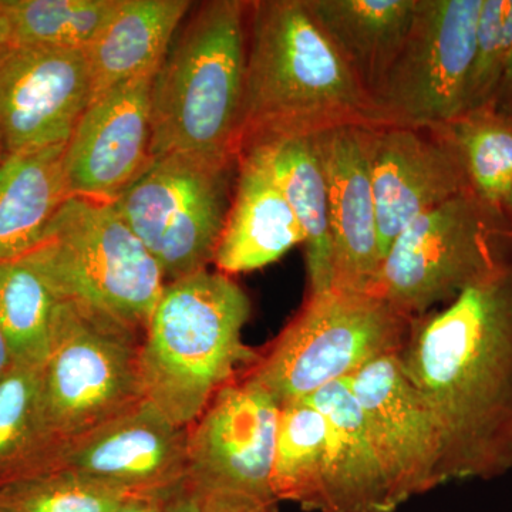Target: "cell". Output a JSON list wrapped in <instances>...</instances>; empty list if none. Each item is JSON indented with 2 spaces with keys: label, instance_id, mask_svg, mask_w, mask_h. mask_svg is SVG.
<instances>
[{
  "label": "cell",
  "instance_id": "obj_1",
  "mask_svg": "<svg viewBox=\"0 0 512 512\" xmlns=\"http://www.w3.org/2000/svg\"><path fill=\"white\" fill-rule=\"evenodd\" d=\"M400 363L441 437V481L512 471V262L416 316Z\"/></svg>",
  "mask_w": 512,
  "mask_h": 512
},
{
  "label": "cell",
  "instance_id": "obj_2",
  "mask_svg": "<svg viewBox=\"0 0 512 512\" xmlns=\"http://www.w3.org/2000/svg\"><path fill=\"white\" fill-rule=\"evenodd\" d=\"M349 124L384 126L306 0L249 2L239 151L268 138L313 136Z\"/></svg>",
  "mask_w": 512,
  "mask_h": 512
},
{
  "label": "cell",
  "instance_id": "obj_3",
  "mask_svg": "<svg viewBox=\"0 0 512 512\" xmlns=\"http://www.w3.org/2000/svg\"><path fill=\"white\" fill-rule=\"evenodd\" d=\"M249 2L195 6L151 87L150 158L191 154L238 161Z\"/></svg>",
  "mask_w": 512,
  "mask_h": 512
},
{
  "label": "cell",
  "instance_id": "obj_4",
  "mask_svg": "<svg viewBox=\"0 0 512 512\" xmlns=\"http://www.w3.org/2000/svg\"><path fill=\"white\" fill-rule=\"evenodd\" d=\"M251 309L247 292L220 271L167 282L141 345L146 399L178 426H191L258 357L242 340Z\"/></svg>",
  "mask_w": 512,
  "mask_h": 512
},
{
  "label": "cell",
  "instance_id": "obj_5",
  "mask_svg": "<svg viewBox=\"0 0 512 512\" xmlns=\"http://www.w3.org/2000/svg\"><path fill=\"white\" fill-rule=\"evenodd\" d=\"M143 338L141 330L83 303H57L49 353L40 367V407L60 457L146 399Z\"/></svg>",
  "mask_w": 512,
  "mask_h": 512
},
{
  "label": "cell",
  "instance_id": "obj_6",
  "mask_svg": "<svg viewBox=\"0 0 512 512\" xmlns=\"http://www.w3.org/2000/svg\"><path fill=\"white\" fill-rule=\"evenodd\" d=\"M413 318L373 292L308 293L278 338L242 370L284 406L349 380L380 357L399 355Z\"/></svg>",
  "mask_w": 512,
  "mask_h": 512
},
{
  "label": "cell",
  "instance_id": "obj_7",
  "mask_svg": "<svg viewBox=\"0 0 512 512\" xmlns=\"http://www.w3.org/2000/svg\"><path fill=\"white\" fill-rule=\"evenodd\" d=\"M59 301L83 303L146 332L165 284L153 255L111 202L67 198L28 256Z\"/></svg>",
  "mask_w": 512,
  "mask_h": 512
},
{
  "label": "cell",
  "instance_id": "obj_8",
  "mask_svg": "<svg viewBox=\"0 0 512 512\" xmlns=\"http://www.w3.org/2000/svg\"><path fill=\"white\" fill-rule=\"evenodd\" d=\"M511 262L512 229L503 212L467 190L400 232L372 292L416 318L448 305Z\"/></svg>",
  "mask_w": 512,
  "mask_h": 512
},
{
  "label": "cell",
  "instance_id": "obj_9",
  "mask_svg": "<svg viewBox=\"0 0 512 512\" xmlns=\"http://www.w3.org/2000/svg\"><path fill=\"white\" fill-rule=\"evenodd\" d=\"M237 167L238 161L191 154L150 158L111 202L156 259L165 281L205 271L214 261Z\"/></svg>",
  "mask_w": 512,
  "mask_h": 512
},
{
  "label": "cell",
  "instance_id": "obj_10",
  "mask_svg": "<svg viewBox=\"0 0 512 512\" xmlns=\"http://www.w3.org/2000/svg\"><path fill=\"white\" fill-rule=\"evenodd\" d=\"M484 0H417L412 26L373 94L380 121L431 127L463 113Z\"/></svg>",
  "mask_w": 512,
  "mask_h": 512
},
{
  "label": "cell",
  "instance_id": "obj_11",
  "mask_svg": "<svg viewBox=\"0 0 512 512\" xmlns=\"http://www.w3.org/2000/svg\"><path fill=\"white\" fill-rule=\"evenodd\" d=\"M282 404L239 373L188 426V483L200 494L227 491L275 500L271 477Z\"/></svg>",
  "mask_w": 512,
  "mask_h": 512
},
{
  "label": "cell",
  "instance_id": "obj_12",
  "mask_svg": "<svg viewBox=\"0 0 512 512\" xmlns=\"http://www.w3.org/2000/svg\"><path fill=\"white\" fill-rule=\"evenodd\" d=\"M92 97L83 50L10 46L0 55V148L10 156L67 144Z\"/></svg>",
  "mask_w": 512,
  "mask_h": 512
},
{
  "label": "cell",
  "instance_id": "obj_13",
  "mask_svg": "<svg viewBox=\"0 0 512 512\" xmlns=\"http://www.w3.org/2000/svg\"><path fill=\"white\" fill-rule=\"evenodd\" d=\"M349 386L396 507L443 485L436 420L404 373L399 355L362 367Z\"/></svg>",
  "mask_w": 512,
  "mask_h": 512
},
{
  "label": "cell",
  "instance_id": "obj_14",
  "mask_svg": "<svg viewBox=\"0 0 512 512\" xmlns=\"http://www.w3.org/2000/svg\"><path fill=\"white\" fill-rule=\"evenodd\" d=\"M370 168L382 261L420 215L471 190L456 147L439 126H373Z\"/></svg>",
  "mask_w": 512,
  "mask_h": 512
},
{
  "label": "cell",
  "instance_id": "obj_15",
  "mask_svg": "<svg viewBox=\"0 0 512 512\" xmlns=\"http://www.w3.org/2000/svg\"><path fill=\"white\" fill-rule=\"evenodd\" d=\"M57 468L128 495H171L188 483V427L144 399L67 447Z\"/></svg>",
  "mask_w": 512,
  "mask_h": 512
},
{
  "label": "cell",
  "instance_id": "obj_16",
  "mask_svg": "<svg viewBox=\"0 0 512 512\" xmlns=\"http://www.w3.org/2000/svg\"><path fill=\"white\" fill-rule=\"evenodd\" d=\"M153 79L138 77L90 101L64 151L70 195L113 202L146 168Z\"/></svg>",
  "mask_w": 512,
  "mask_h": 512
},
{
  "label": "cell",
  "instance_id": "obj_17",
  "mask_svg": "<svg viewBox=\"0 0 512 512\" xmlns=\"http://www.w3.org/2000/svg\"><path fill=\"white\" fill-rule=\"evenodd\" d=\"M372 127L349 124L311 136L328 185L333 286L350 291L372 292L382 266L370 168Z\"/></svg>",
  "mask_w": 512,
  "mask_h": 512
},
{
  "label": "cell",
  "instance_id": "obj_18",
  "mask_svg": "<svg viewBox=\"0 0 512 512\" xmlns=\"http://www.w3.org/2000/svg\"><path fill=\"white\" fill-rule=\"evenodd\" d=\"M303 244L301 224L264 158L254 148L241 151L234 194L212 264L225 275L247 274L275 264Z\"/></svg>",
  "mask_w": 512,
  "mask_h": 512
},
{
  "label": "cell",
  "instance_id": "obj_19",
  "mask_svg": "<svg viewBox=\"0 0 512 512\" xmlns=\"http://www.w3.org/2000/svg\"><path fill=\"white\" fill-rule=\"evenodd\" d=\"M326 423L322 484L316 512H393L389 483L349 380L308 397Z\"/></svg>",
  "mask_w": 512,
  "mask_h": 512
},
{
  "label": "cell",
  "instance_id": "obj_20",
  "mask_svg": "<svg viewBox=\"0 0 512 512\" xmlns=\"http://www.w3.org/2000/svg\"><path fill=\"white\" fill-rule=\"evenodd\" d=\"M191 9L188 0H116L106 25L86 50L93 97L138 77L154 76Z\"/></svg>",
  "mask_w": 512,
  "mask_h": 512
},
{
  "label": "cell",
  "instance_id": "obj_21",
  "mask_svg": "<svg viewBox=\"0 0 512 512\" xmlns=\"http://www.w3.org/2000/svg\"><path fill=\"white\" fill-rule=\"evenodd\" d=\"M63 146L10 154L0 160V261L32 254L50 222L72 197Z\"/></svg>",
  "mask_w": 512,
  "mask_h": 512
},
{
  "label": "cell",
  "instance_id": "obj_22",
  "mask_svg": "<svg viewBox=\"0 0 512 512\" xmlns=\"http://www.w3.org/2000/svg\"><path fill=\"white\" fill-rule=\"evenodd\" d=\"M417 0H306L363 89L377 92L399 56Z\"/></svg>",
  "mask_w": 512,
  "mask_h": 512
},
{
  "label": "cell",
  "instance_id": "obj_23",
  "mask_svg": "<svg viewBox=\"0 0 512 512\" xmlns=\"http://www.w3.org/2000/svg\"><path fill=\"white\" fill-rule=\"evenodd\" d=\"M254 148L264 158L275 183L291 205L305 234L308 293L333 286L332 224L325 173L312 137H278L256 141ZM239 151V153H241Z\"/></svg>",
  "mask_w": 512,
  "mask_h": 512
},
{
  "label": "cell",
  "instance_id": "obj_24",
  "mask_svg": "<svg viewBox=\"0 0 512 512\" xmlns=\"http://www.w3.org/2000/svg\"><path fill=\"white\" fill-rule=\"evenodd\" d=\"M40 367L13 363L0 379V487L59 466L40 407Z\"/></svg>",
  "mask_w": 512,
  "mask_h": 512
},
{
  "label": "cell",
  "instance_id": "obj_25",
  "mask_svg": "<svg viewBox=\"0 0 512 512\" xmlns=\"http://www.w3.org/2000/svg\"><path fill=\"white\" fill-rule=\"evenodd\" d=\"M326 423L309 400L285 403L279 414L271 487L275 500L316 511L322 484Z\"/></svg>",
  "mask_w": 512,
  "mask_h": 512
},
{
  "label": "cell",
  "instance_id": "obj_26",
  "mask_svg": "<svg viewBox=\"0 0 512 512\" xmlns=\"http://www.w3.org/2000/svg\"><path fill=\"white\" fill-rule=\"evenodd\" d=\"M57 303L28 261H0V330L13 362L37 367L45 363Z\"/></svg>",
  "mask_w": 512,
  "mask_h": 512
},
{
  "label": "cell",
  "instance_id": "obj_27",
  "mask_svg": "<svg viewBox=\"0 0 512 512\" xmlns=\"http://www.w3.org/2000/svg\"><path fill=\"white\" fill-rule=\"evenodd\" d=\"M439 127L456 147L471 191L500 208L512 185V116L487 106Z\"/></svg>",
  "mask_w": 512,
  "mask_h": 512
},
{
  "label": "cell",
  "instance_id": "obj_28",
  "mask_svg": "<svg viewBox=\"0 0 512 512\" xmlns=\"http://www.w3.org/2000/svg\"><path fill=\"white\" fill-rule=\"evenodd\" d=\"M114 6L116 0H3L12 46L83 52Z\"/></svg>",
  "mask_w": 512,
  "mask_h": 512
},
{
  "label": "cell",
  "instance_id": "obj_29",
  "mask_svg": "<svg viewBox=\"0 0 512 512\" xmlns=\"http://www.w3.org/2000/svg\"><path fill=\"white\" fill-rule=\"evenodd\" d=\"M133 495L56 468L0 487V512H116Z\"/></svg>",
  "mask_w": 512,
  "mask_h": 512
},
{
  "label": "cell",
  "instance_id": "obj_30",
  "mask_svg": "<svg viewBox=\"0 0 512 512\" xmlns=\"http://www.w3.org/2000/svg\"><path fill=\"white\" fill-rule=\"evenodd\" d=\"M511 47L512 0H484L464 93L463 113L494 106Z\"/></svg>",
  "mask_w": 512,
  "mask_h": 512
},
{
  "label": "cell",
  "instance_id": "obj_31",
  "mask_svg": "<svg viewBox=\"0 0 512 512\" xmlns=\"http://www.w3.org/2000/svg\"><path fill=\"white\" fill-rule=\"evenodd\" d=\"M278 504L269 498L214 491L201 494L200 512H279Z\"/></svg>",
  "mask_w": 512,
  "mask_h": 512
},
{
  "label": "cell",
  "instance_id": "obj_32",
  "mask_svg": "<svg viewBox=\"0 0 512 512\" xmlns=\"http://www.w3.org/2000/svg\"><path fill=\"white\" fill-rule=\"evenodd\" d=\"M201 494L190 483L171 495L164 512H200Z\"/></svg>",
  "mask_w": 512,
  "mask_h": 512
},
{
  "label": "cell",
  "instance_id": "obj_33",
  "mask_svg": "<svg viewBox=\"0 0 512 512\" xmlns=\"http://www.w3.org/2000/svg\"><path fill=\"white\" fill-rule=\"evenodd\" d=\"M171 495H133L116 512H164Z\"/></svg>",
  "mask_w": 512,
  "mask_h": 512
},
{
  "label": "cell",
  "instance_id": "obj_34",
  "mask_svg": "<svg viewBox=\"0 0 512 512\" xmlns=\"http://www.w3.org/2000/svg\"><path fill=\"white\" fill-rule=\"evenodd\" d=\"M494 107L501 113L512 116V47L505 64L503 79L495 96Z\"/></svg>",
  "mask_w": 512,
  "mask_h": 512
},
{
  "label": "cell",
  "instance_id": "obj_35",
  "mask_svg": "<svg viewBox=\"0 0 512 512\" xmlns=\"http://www.w3.org/2000/svg\"><path fill=\"white\" fill-rule=\"evenodd\" d=\"M13 363L15 362H13L12 352H10L8 342L0 330V379L8 372Z\"/></svg>",
  "mask_w": 512,
  "mask_h": 512
},
{
  "label": "cell",
  "instance_id": "obj_36",
  "mask_svg": "<svg viewBox=\"0 0 512 512\" xmlns=\"http://www.w3.org/2000/svg\"><path fill=\"white\" fill-rule=\"evenodd\" d=\"M10 46H12V42H10L8 19H6L5 8H3V0H0V55Z\"/></svg>",
  "mask_w": 512,
  "mask_h": 512
},
{
  "label": "cell",
  "instance_id": "obj_37",
  "mask_svg": "<svg viewBox=\"0 0 512 512\" xmlns=\"http://www.w3.org/2000/svg\"><path fill=\"white\" fill-rule=\"evenodd\" d=\"M500 210L503 212L505 220H507L508 225H510L512 229V185L510 190L507 191V194L504 195L503 201H501Z\"/></svg>",
  "mask_w": 512,
  "mask_h": 512
}]
</instances>
